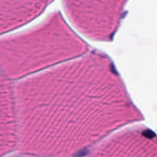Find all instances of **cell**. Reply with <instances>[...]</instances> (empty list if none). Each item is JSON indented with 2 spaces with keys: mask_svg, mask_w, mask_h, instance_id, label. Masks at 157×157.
Segmentation results:
<instances>
[{
  "mask_svg": "<svg viewBox=\"0 0 157 157\" xmlns=\"http://www.w3.org/2000/svg\"><path fill=\"white\" fill-rule=\"evenodd\" d=\"M48 3L45 1L0 2V35L35 19Z\"/></svg>",
  "mask_w": 157,
  "mask_h": 157,
  "instance_id": "obj_2",
  "label": "cell"
},
{
  "mask_svg": "<svg viewBox=\"0 0 157 157\" xmlns=\"http://www.w3.org/2000/svg\"><path fill=\"white\" fill-rule=\"evenodd\" d=\"M74 45L57 13L25 31L0 39V72L9 79H23L51 68L70 57Z\"/></svg>",
  "mask_w": 157,
  "mask_h": 157,
  "instance_id": "obj_1",
  "label": "cell"
}]
</instances>
